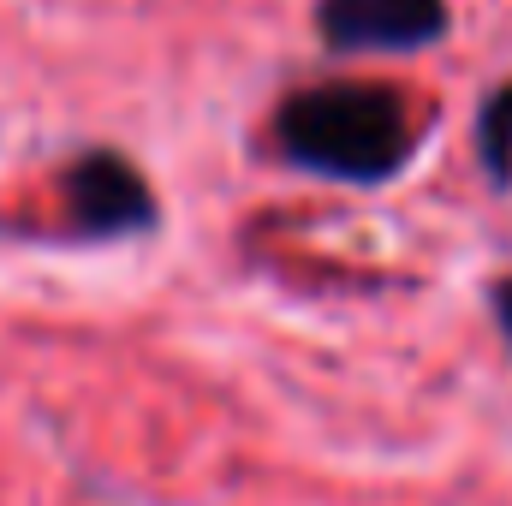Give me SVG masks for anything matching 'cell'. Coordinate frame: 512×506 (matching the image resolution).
<instances>
[{
  "instance_id": "obj_1",
  "label": "cell",
  "mask_w": 512,
  "mask_h": 506,
  "mask_svg": "<svg viewBox=\"0 0 512 506\" xmlns=\"http://www.w3.org/2000/svg\"><path fill=\"white\" fill-rule=\"evenodd\" d=\"M274 143L292 167L334 185H382L411 161V108L399 90L364 78L304 84L274 108Z\"/></svg>"
},
{
  "instance_id": "obj_2",
  "label": "cell",
  "mask_w": 512,
  "mask_h": 506,
  "mask_svg": "<svg viewBox=\"0 0 512 506\" xmlns=\"http://www.w3.org/2000/svg\"><path fill=\"white\" fill-rule=\"evenodd\" d=\"M60 209H66V233L72 239H131V233H149L155 227V191L143 179V167L96 143L84 155L66 161L60 173Z\"/></svg>"
},
{
  "instance_id": "obj_3",
  "label": "cell",
  "mask_w": 512,
  "mask_h": 506,
  "mask_svg": "<svg viewBox=\"0 0 512 506\" xmlns=\"http://www.w3.org/2000/svg\"><path fill=\"white\" fill-rule=\"evenodd\" d=\"M316 36L334 54H417L447 36V0H316Z\"/></svg>"
},
{
  "instance_id": "obj_4",
  "label": "cell",
  "mask_w": 512,
  "mask_h": 506,
  "mask_svg": "<svg viewBox=\"0 0 512 506\" xmlns=\"http://www.w3.org/2000/svg\"><path fill=\"white\" fill-rule=\"evenodd\" d=\"M477 143H483V167H489V179L507 185L512 179V90L489 96L483 126H477Z\"/></svg>"
},
{
  "instance_id": "obj_5",
  "label": "cell",
  "mask_w": 512,
  "mask_h": 506,
  "mask_svg": "<svg viewBox=\"0 0 512 506\" xmlns=\"http://www.w3.org/2000/svg\"><path fill=\"white\" fill-rule=\"evenodd\" d=\"M495 322H501V334L512 340V280H501V286H495Z\"/></svg>"
}]
</instances>
